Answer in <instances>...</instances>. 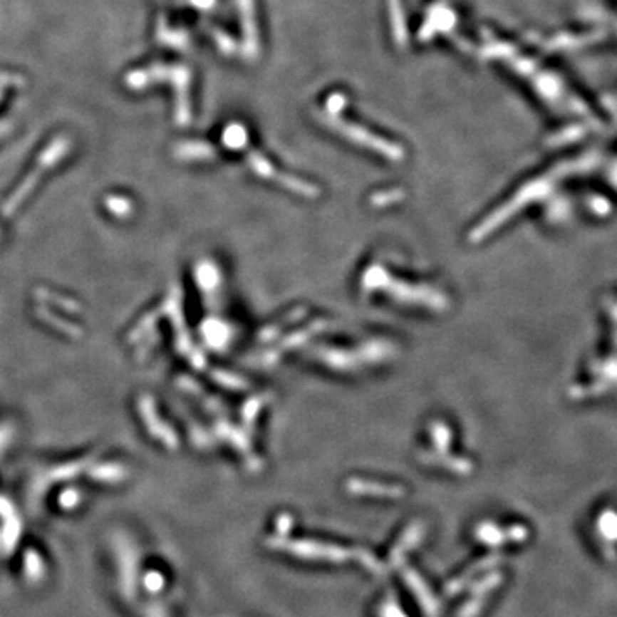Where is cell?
Listing matches in <instances>:
<instances>
[{
  "mask_svg": "<svg viewBox=\"0 0 617 617\" xmlns=\"http://www.w3.org/2000/svg\"><path fill=\"white\" fill-rule=\"evenodd\" d=\"M23 79L18 78L16 74H9V73H2L0 74V98H2V93L6 90L7 86H12V84L21 83Z\"/></svg>",
  "mask_w": 617,
  "mask_h": 617,
  "instance_id": "obj_1",
  "label": "cell"
}]
</instances>
